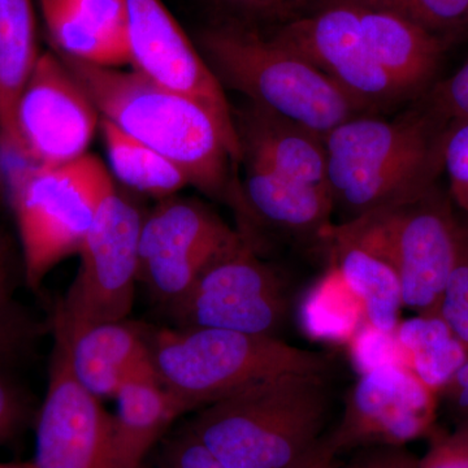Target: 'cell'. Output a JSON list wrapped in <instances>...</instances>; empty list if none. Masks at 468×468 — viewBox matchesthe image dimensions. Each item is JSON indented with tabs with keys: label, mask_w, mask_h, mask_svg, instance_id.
<instances>
[{
	"label": "cell",
	"mask_w": 468,
	"mask_h": 468,
	"mask_svg": "<svg viewBox=\"0 0 468 468\" xmlns=\"http://www.w3.org/2000/svg\"><path fill=\"white\" fill-rule=\"evenodd\" d=\"M439 397L446 402L455 424L468 426V359Z\"/></svg>",
	"instance_id": "cell-37"
},
{
	"label": "cell",
	"mask_w": 468,
	"mask_h": 468,
	"mask_svg": "<svg viewBox=\"0 0 468 468\" xmlns=\"http://www.w3.org/2000/svg\"><path fill=\"white\" fill-rule=\"evenodd\" d=\"M0 468H37L34 462H17V463H0Z\"/></svg>",
	"instance_id": "cell-40"
},
{
	"label": "cell",
	"mask_w": 468,
	"mask_h": 468,
	"mask_svg": "<svg viewBox=\"0 0 468 468\" xmlns=\"http://www.w3.org/2000/svg\"><path fill=\"white\" fill-rule=\"evenodd\" d=\"M430 439V449L418 458L417 468H468V426L448 433L436 431Z\"/></svg>",
	"instance_id": "cell-35"
},
{
	"label": "cell",
	"mask_w": 468,
	"mask_h": 468,
	"mask_svg": "<svg viewBox=\"0 0 468 468\" xmlns=\"http://www.w3.org/2000/svg\"><path fill=\"white\" fill-rule=\"evenodd\" d=\"M126 5L133 70L162 88L198 101L239 144L226 90L162 0H126Z\"/></svg>",
	"instance_id": "cell-15"
},
{
	"label": "cell",
	"mask_w": 468,
	"mask_h": 468,
	"mask_svg": "<svg viewBox=\"0 0 468 468\" xmlns=\"http://www.w3.org/2000/svg\"><path fill=\"white\" fill-rule=\"evenodd\" d=\"M3 192H7V189H5V176H3L2 167H0V196Z\"/></svg>",
	"instance_id": "cell-41"
},
{
	"label": "cell",
	"mask_w": 468,
	"mask_h": 468,
	"mask_svg": "<svg viewBox=\"0 0 468 468\" xmlns=\"http://www.w3.org/2000/svg\"><path fill=\"white\" fill-rule=\"evenodd\" d=\"M46 332H50V322L37 318L14 297L0 300V369L11 371L20 365Z\"/></svg>",
	"instance_id": "cell-28"
},
{
	"label": "cell",
	"mask_w": 468,
	"mask_h": 468,
	"mask_svg": "<svg viewBox=\"0 0 468 468\" xmlns=\"http://www.w3.org/2000/svg\"><path fill=\"white\" fill-rule=\"evenodd\" d=\"M54 52L95 66L131 64L126 0H38Z\"/></svg>",
	"instance_id": "cell-18"
},
{
	"label": "cell",
	"mask_w": 468,
	"mask_h": 468,
	"mask_svg": "<svg viewBox=\"0 0 468 468\" xmlns=\"http://www.w3.org/2000/svg\"><path fill=\"white\" fill-rule=\"evenodd\" d=\"M217 21L270 30L309 14L318 0H205Z\"/></svg>",
	"instance_id": "cell-27"
},
{
	"label": "cell",
	"mask_w": 468,
	"mask_h": 468,
	"mask_svg": "<svg viewBox=\"0 0 468 468\" xmlns=\"http://www.w3.org/2000/svg\"><path fill=\"white\" fill-rule=\"evenodd\" d=\"M443 172L451 183V196L468 189V119L451 120L446 126Z\"/></svg>",
	"instance_id": "cell-33"
},
{
	"label": "cell",
	"mask_w": 468,
	"mask_h": 468,
	"mask_svg": "<svg viewBox=\"0 0 468 468\" xmlns=\"http://www.w3.org/2000/svg\"><path fill=\"white\" fill-rule=\"evenodd\" d=\"M439 185L415 201L341 221L337 229L393 268L403 307L440 316L454 261L460 215Z\"/></svg>",
	"instance_id": "cell-7"
},
{
	"label": "cell",
	"mask_w": 468,
	"mask_h": 468,
	"mask_svg": "<svg viewBox=\"0 0 468 468\" xmlns=\"http://www.w3.org/2000/svg\"><path fill=\"white\" fill-rule=\"evenodd\" d=\"M332 261L356 295L366 322L378 331L394 334L403 307L401 284L393 268L337 229L329 233Z\"/></svg>",
	"instance_id": "cell-22"
},
{
	"label": "cell",
	"mask_w": 468,
	"mask_h": 468,
	"mask_svg": "<svg viewBox=\"0 0 468 468\" xmlns=\"http://www.w3.org/2000/svg\"><path fill=\"white\" fill-rule=\"evenodd\" d=\"M113 177L98 156L60 165H32L5 184L33 291L60 261L79 255Z\"/></svg>",
	"instance_id": "cell-6"
},
{
	"label": "cell",
	"mask_w": 468,
	"mask_h": 468,
	"mask_svg": "<svg viewBox=\"0 0 468 468\" xmlns=\"http://www.w3.org/2000/svg\"><path fill=\"white\" fill-rule=\"evenodd\" d=\"M394 335L406 367L437 396L468 359L467 345L441 316L417 315L403 320Z\"/></svg>",
	"instance_id": "cell-23"
},
{
	"label": "cell",
	"mask_w": 468,
	"mask_h": 468,
	"mask_svg": "<svg viewBox=\"0 0 468 468\" xmlns=\"http://www.w3.org/2000/svg\"><path fill=\"white\" fill-rule=\"evenodd\" d=\"M34 421L37 468H119L113 415L80 384L55 338L48 390Z\"/></svg>",
	"instance_id": "cell-13"
},
{
	"label": "cell",
	"mask_w": 468,
	"mask_h": 468,
	"mask_svg": "<svg viewBox=\"0 0 468 468\" xmlns=\"http://www.w3.org/2000/svg\"><path fill=\"white\" fill-rule=\"evenodd\" d=\"M16 120L27 156L38 165L81 158L101 125L90 98L54 51L37 58L18 100Z\"/></svg>",
	"instance_id": "cell-14"
},
{
	"label": "cell",
	"mask_w": 468,
	"mask_h": 468,
	"mask_svg": "<svg viewBox=\"0 0 468 468\" xmlns=\"http://www.w3.org/2000/svg\"><path fill=\"white\" fill-rule=\"evenodd\" d=\"M33 399L11 371L0 369V446L14 441L36 420Z\"/></svg>",
	"instance_id": "cell-30"
},
{
	"label": "cell",
	"mask_w": 468,
	"mask_h": 468,
	"mask_svg": "<svg viewBox=\"0 0 468 468\" xmlns=\"http://www.w3.org/2000/svg\"><path fill=\"white\" fill-rule=\"evenodd\" d=\"M14 261L5 234L0 230V300L14 297Z\"/></svg>",
	"instance_id": "cell-38"
},
{
	"label": "cell",
	"mask_w": 468,
	"mask_h": 468,
	"mask_svg": "<svg viewBox=\"0 0 468 468\" xmlns=\"http://www.w3.org/2000/svg\"><path fill=\"white\" fill-rule=\"evenodd\" d=\"M347 346L353 365L359 374H365L380 366H405L396 335L378 331L367 322L360 326Z\"/></svg>",
	"instance_id": "cell-31"
},
{
	"label": "cell",
	"mask_w": 468,
	"mask_h": 468,
	"mask_svg": "<svg viewBox=\"0 0 468 468\" xmlns=\"http://www.w3.org/2000/svg\"><path fill=\"white\" fill-rule=\"evenodd\" d=\"M197 48L224 90L309 126L323 135L371 115L322 70L255 27L214 20L199 30Z\"/></svg>",
	"instance_id": "cell-4"
},
{
	"label": "cell",
	"mask_w": 468,
	"mask_h": 468,
	"mask_svg": "<svg viewBox=\"0 0 468 468\" xmlns=\"http://www.w3.org/2000/svg\"><path fill=\"white\" fill-rule=\"evenodd\" d=\"M439 399L405 366H380L360 374L347 390L340 420L326 437L337 455L374 446L406 448L436 432Z\"/></svg>",
	"instance_id": "cell-12"
},
{
	"label": "cell",
	"mask_w": 468,
	"mask_h": 468,
	"mask_svg": "<svg viewBox=\"0 0 468 468\" xmlns=\"http://www.w3.org/2000/svg\"><path fill=\"white\" fill-rule=\"evenodd\" d=\"M443 119H468V60L451 77L432 85L420 98Z\"/></svg>",
	"instance_id": "cell-32"
},
{
	"label": "cell",
	"mask_w": 468,
	"mask_h": 468,
	"mask_svg": "<svg viewBox=\"0 0 468 468\" xmlns=\"http://www.w3.org/2000/svg\"><path fill=\"white\" fill-rule=\"evenodd\" d=\"M115 399L117 463L119 468H143L151 449L186 410L160 383L154 367L125 381Z\"/></svg>",
	"instance_id": "cell-20"
},
{
	"label": "cell",
	"mask_w": 468,
	"mask_h": 468,
	"mask_svg": "<svg viewBox=\"0 0 468 468\" xmlns=\"http://www.w3.org/2000/svg\"><path fill=\"white\" fill-rule=\"evenodd\" d=\"M440 316L468 346V215L460 217L458 221L457 249L443 291Z\"/></svg>",
	"instance_id": "cell-29"
},
{
	"label": "cell",
	"mask_w": 468,
	"mask_h": 468,
	"mask_svg": "<svg viewBox=\"0 0 468 468\" xmlns=\"http://www.w3.org/2000/svg\"><path fill=\"white\" fill-rule=\"evenodd\" d=\"M160 383L186 410L202 409L243 388L286 374H328L323 354L280 337L215 328L165 326L150 332Z\"/></svg>",
	"instance_id": "cell-5"
},
{
	"label": "cell",
	"mask_w": 468,
	"mask_h": 468,
	"mask_svg": "<svg viewBox=\"0 0 468 468\" xmlns=\"http://www.w3.org/2000/svg\"><path fill=\"white\" fill-rule=\"evenodd\" d=\"M417 464L418 458L406 448L374 446L360 449L358 454L341 468H417Z\"/></svg>",
	"instance_id": "cell-36"
},
{
	"label": "cell",
	"mask_w": 468,
	"mask_h": 468,
	"mask_svg": "<svg viewBox=\"0 0 468 468\" xmlns=\"http://www.w3.org/2000/svg\"><path fill=\"white\" fill-rule=\"evenodd\" d=\"M57 55L101 119L162 154L183 169L192 186L229 205L239 220L245 218L241 181L234 172L242 163L241 147L207 109L135 70L125 72Z\"/></svg>",
	"instance_id": "cell-1"
},
{
	"label": "cell",
	"mask_w": 468,
	"mask_h": 468,
	"mask_svg": "<svg viewBox=\"0 0 468 468\" xmlns=\"http://www.w3.org/2000/svg\"><path fill=\"white\" fill-rule=\"evenodd\" d=\"M66 351L68 365L80 384L97 399H115L122 385L153 368L150 332L129 322L97 323L66 332L50 326Z\"/></svg>",
	"instance_id": "cell-16"
},
{
	"label": "cell",
	"mask_w": 468,
	"mask_h": 468,
	"mask_svg": "<svg viewBox=\"0 0 468 468\" xmlns=\"http://www.w3.org/2000/svg\"><path fill=\"white\" fill-rule=\"evenodd\" d=\"M243 239L206 203L177 194L168 197L144 215L138 282L167 309L212 261Z\"/></svg>",
	"instance_id": "cell-10"
},
{
	"label": "cell",
	"mask_w": 468,
	"mask_h": 468,
	"mask_svg": "<svg viewBox=\"0 0 468 468\" xmlns=\"http://www.w3.org/2000/svg\"><path fill=\"white\" fill-rule=\"evenodd\" d=\"M110 167L122 186L162 201L190 185L174 162L101 119Z\"/></svg>",
	"instance_id": "cell-24"
},
{
	"label": "cell",
	"mask_w": 468,
	"mask_h": 468,
	"mask_svg": "<svg viewBox=\"0 0 468 468\" xmlns=\"http://www.w3.org/2000/svg\"><path fill=\"white\" fill-rule=\"evenodd\" d=\"M334 3L390 12L435 37L446 48L468 34V0H318L313 9Z\"/></svg>",
	"instance_id": "cell-26"
},
{
	"label": "cell",
	"mask_w": 468,
	"mask_h": 468,
	"mask_svg": "<svg viewBox=\"0 0 468 468\" xmlns=\"http://www.w3.org/2000/svg\"><path fill=\"white\" fill-rule=\"evenodd\" d=\"M38 57L32 0H0V155L29 158L18 133L16 112Z\"/></svg>",
	"instance_id": "cell-21"
},
{
	"label": "cell",
	"mask_w": 468,
	"mask_h": 468,
	"mask_svg": "<svg viewBox=\"0 0 468 468\" xmlns=\"http://www.w3.org/2000/svg\"><path fill=\"white\" fill-rule=\"evenodd\" d=\"M335 457L337 454L329 443L328 437L325 436L302 468H335Z\"/></svg>",
	"instance_id": "cell-39"
},
{
	"label": "cell",
	"mask_w": 468,
	"mask_h": 468,
	"mask_svg": "<svg viewBox=\"0 0 468 468\" xmlns=\"http://www.w3.org/2000/svg\"><path fill=\"white\" fill-rule=\"evenodd\" d=\"M263 32L322 70L371 115L410 101L378 63L354 5H322Z\"/></svg>",
	"instance_id": "cell-11"
},
{
	"label": "cell",
	"mask_w": 468,
	"mask_h": 468,
	"mask_svg": "<svg viewBox=\"0 0 468 468\" xmlns=\"http://www.w3.org/2000/svg\"><path fill=\"white\" fill-rule=\"evenodd\" d=\"M326 375L286 374L199 409L190 431L228 468H302L331 418Z\"/></svg>",
	"instance_id": "cell-3"
},
{
	"label": "cell",
	"mask_w": 468,
	"mask_h": 468,
	"mask_svg": "<svg viewBox=\"0 0 468 468\" xmlns=\"http://www.w3.org/2000/svg\"><path fill=\"white\" fill-rule=\"evenodd\" d=\"M158 468H228L189 428L165 446Z\"/></svg>",
	"instance_id": "cell-34"
},
{
	"label": "cell",
	"mask_w": 468,
	"mask_h": 468,
	"mask_svg": "<svg viewBox=\"0 0 468 468\" xmlns=\"http://www.w3.org/2000/svg\"><path fill=\"white\" fill-rule=\"evenodd\" d=\"M242 163L260 165L303 183L326 185L324 135L260 104L233 110Z\"/></svg>",
	"instance_id": "cell-17"
},
{
	"label": "cell",
	"mask_w": 468,
	"mask_h": 468,
	"mask_svg": "<svg viewBox=\"0 0 468 468\" xmlns=\"http://www.w3.org/2000/svg\"><path fill=\"white\" fill-rule=\"evenodd\" d=\"M243 201L254 242L257 224L289 236L328 243L335 207L328 187L303 183L260 165L243 163Z\"/></svg>",
	"instance_id": "cell-19"
},
{
	"label": "cell",
	"mask_w": 468,
	"mask_h": 468,
	"mask_svg": "<svg viewBox=\"0 0 468 468\" xmlns=\"http://www.w3.org/2000/svg\"><path fill=\"white\" fill-rule=\"evenodd\" d=\"M144 215L115 181L101 197L80 249L79 272L52 311L50 326H80L128 319L138 282V248Z\"/></svg>",
	"instance_id": "cell-8"
},
{
	"label": "cell",
	"mask_w": 468,
	"mask_h": 468,
	"mask_svg": "<svg viewBox=\"0 0 468 468\" xmlns=\"http://www.w3.org/2000/svg\"><path fill=\"white\" fill-rule=\"evenodd\" d=\"M298 319L304 335L335 345H349L366 323L362 303L334 261L302 298Z\"/></svg>",
	"instance_id": "cell-25"
},
{
	"label": "cell",
	"mask_w": 468,
	"mask_h": 468,
	"mask_svg": "<svg viewBox=\"0 0 468 468\" xmlns=\"http://www.w3.org/2000/svg\"><path fill=\"white\" fill-rule=\"evenodd\" d=\"M448 122L420 100L394 119L360 115L328 132L326 185L343 221L415 201L437 186Z\"/></svg>",
	"instance_id": "cell-2"
},
{
	"label": "cell",
	"mask_w": 468,
	"mask_h": 468,
	"mask_svg": "<svg viewBox=\"0 0 468 468\" xmlns=\"http://www.w3.org/2000/svg\"><path fill=\"white\" fill-rule=\"evenodd\" d=\"M174 326L273 335L289 315L284 280L243 239L212 261L189 291L165 309Z\"/></svg>",
	"instance_id": "cell-9"
}]
</instances>
